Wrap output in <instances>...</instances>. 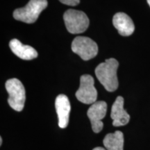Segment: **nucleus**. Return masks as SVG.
Segmentation results:
<instances>
[{
    "label": "nucleus",
    "mask_w": 150,
    "mask_h": 150,
    "mask_svg": "<svg viewBox=\"0 0 150 150\" xmlns=\"http://www.w3.org/2000/svg\"><path fill=\"white\" fill-rule=\"evenodd\" d=\"M119 63L115 59H106L95 69V74L101 83L108 92L115 91L118 88L117 70Z\"/></svg>",
    "instance_id": "1"
},
{
    "label": "nucleus",
    "mask_w": 150,
    "mask_h": 150,
    "mask_svg": "<svg viewBox=\"0 0 150 150\" xmlns=\"http://www.w3.org/2000/svg\"><path fill=\"white\" fill-rule=\"evenodd\" d=\"M47 0H30L23 8H17L13 12V18L27 24L35 22L42 11L47 6Z\"/></svg>",
    "instance_id": "2"
},
{
    "label": "nucleus",
    "mask_w": 150,
    "mask_h": 150,
    "mask_svg": "<svg viewBox=\"0 0 150 150\" xmlns=\"http://www.w3.org/2000/svg\"><path fill=\"white\" fill-rule=\"evenodd\" d=\"M5 86L9 95L8 104L16 111H22L26 100L25 89L23 84L18 79L14 78L7 81Z\"/></svg>",
    "instance_id": "3"
},
{
    "label": "nucleus",
    "mask_w": 150,
    "mask_h": 150,
    "mask_svg": "<svg viewBox=\"0 0 150 150\" xmlns=\"http://www.w3.org/2000/svg\"><path fill=\"white\" fill-rule=\"evenodd\" d=\"M67 31L72 34L83 33L89 26V19L83 11L69 9L63 15Z\"/></svg>",
    "instance_id": "4"
},
{
    "label": "nucleus",
    "mask_w": 150,
    "mask_h": 150,
    "mask_svg": "<svg viewBox=\"0 0 150 150\" xmlns=\"http://www.w3.org/2000/svg\"><path fill=\"white\" fill-rule=\"evenodd\" d=\"M72 50L84 61L93 59L98 53V46L95 41L88 37L78 36L73 40Z\"/></svg>",
    "instance_id": "5"
},
{
    "label": "nucleus",
    "mask_w": 150,
    "mask_h": 150,
    "mask_svg": "<svg viewBox=\"0 0 150 150\" xmlns=\"http://www.w3.org/2000/svg\"><path fill=\"white\" fill-rule=\"evenodd\" d=\"M94 83V79L91 75L81 76L79 88L76 92V97L79 102L86 104H93L97 102V91Z\"/></svg>",
    "instance_id": "6"
},
{
    "label": "nucleus",
    "mask_w": 150,
    "mask_h": 150,
    "mask_svg": "<svg viewBox=\"0 0 150 150\" xmlns=\"http://www.w3.org/2000/svg\"><path fill=\"white\" fill-rule=\"evenodd\" d=\"M107 110V104L104 101H99L92 104L88 108L87 115L91 121L92 129L95 133H99L104 127L102 120L104 118Z\"/></svg>",
    "instance_id": "7"
},
{
    "label": "nucleus",
    "mask_w": 150,
    "mask_h": 150,
    "mask_svg": "<svg viewBox=\"0 0 150 150\" xmlns=\"http://www.w3.org/2000/svg\"><path fill=\"white\" fill-rule=\"evenodd\" d=\"M55 108L59 118V126L60 128H66L69 122L70 112V103L68 98L65 95H59L55 101Z\"/></svg>",
    "instance_id": "8"
},
{
    "label": "nucleus",
    "mask_w": 150,
    "mask_h": 150,
    "mask_svg": "<svg viewBox=\"0 0 150 150\" xmlns=\"http://www.w3.org/2000/svg\"><path fill=\"white\" fill-rule=\"evenodd\" d=\"M110 117L112 120V125L114 127L125 126L130 120V115L124 109V99L119 96L116 98L112 104L110 112Z\"/></svg>",
    "instance_id": "9"
},
{
    "label": "nucleus",
    "mask_w": 150,
    "mask_h": 150,
    "mask_svg": "<svg viewBox=\"0 0 150 150\" xmlns=\"http://www.w3.org/2000/svg\"><path fill=\"white\" fill-rule=\"evenodd\" d=\"M112 24L122 36H129L134 33L135 26L130 17L125 13H117L112 18Z\"/></svg>",
    "instance_id": "10"
},
{
    "label": "nucleus",
    "mask_w": 150,
    "mask_h": 150,
    "mask_svg": "<svg viewBox=\"0 0 150 150\" xmlns=\"http://www.w3.org/2000/svg\"><path fill=\"white\" fill-rule=\"evenodd\" d=\"M11 51L23 60H32L38 56V52L29 45H24L18 39H13L9 42Z\"/></svg>",
    "instance_id": "11"
},
{
    "label": "nucleus",
    "mask_w": 150,
    "mask_h": 150,
    "mask_svg": "<svg viewBox=\"0 0 150 150\" xmlns=\"http://www.w3.org/2000/svg\"><path fill=\"white\" fill-rule=\"evenodd\" d=\"M104 147L107 150H123L124 135L120 131L108 134L103 140Z\"/></svg>",
    "instance_id": "12"
},
{
    "label": "nucleus",
    "mask_w": 150,
    "mask_h": 150,
    "mask_svg": "<svg viewBox=\"0 0 150 150\" xmlns=\"http://www.w3.org/2000/svg\"><path fill=\"white\" fill-rule=\"evenodd\" d=\"M59 1L62 4L71 6H74L78 5L80 2V0H59Z\"/></svg>",
    "instance_id": "13"
},
{
    "label": "nucleus",
    "mask_w": 150,
    "mask_h": 150,
    "mask_svg": "<svg viewBox=\"0 0 150 150\" xmlns=\"http://www.w3.org/2000/svg\"><path fill=\"white\" fill-rule=\"evenodd\" d=\"M93 150H106L105 149H104V148H102V147H95V148H94V149H93Z\"/></svg>",
    "instance_id": "14"
},
{
    "label": "nucleus",
    "mask_w": 150,
    "mask_h": 150,
    "mask_svg": "<svg viewBox=\"0 0 150 150\" xmlns=\"http://www.w3.org/2000/svg\"><path fill=\"white\" fill-rule=\"evenodd\" d=\"M1 144H2V138L0 137V145H1Z\"/></svg>",
    "instance_id": "15"
},
{
    "label": "nucleus",
    "mask_w": 150,
    "mask_h": 150,
    "mask_svg": "<svg viewBox=\"0 0 150 150\" xmlns=\"http://www.w3.org/2000/svg\"><path fill=\"white\" fill-rule=\"evenodd\" d=\"M147 2H148V4H149V5L150 6V0H147Z\"/></svg>",
    "instance_id": "16"
}]
</instances>
